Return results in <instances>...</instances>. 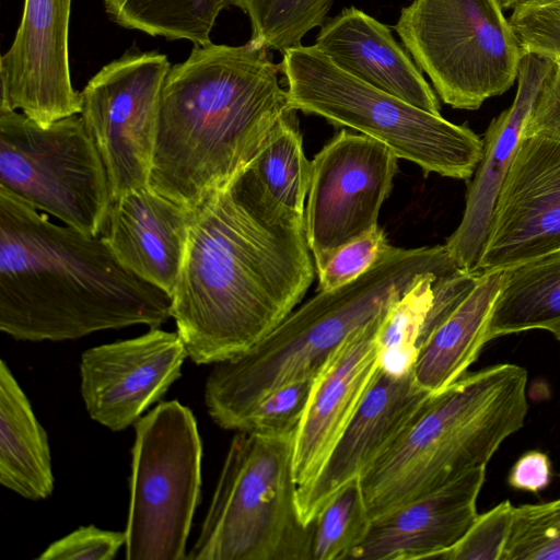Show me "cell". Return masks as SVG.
Returning <instances> with one entry per match:
<instances>
[{
  "mask_svg": "<svg viewBox=\"0 0 560 560\" xmlns=\"http://www.w3.org/2000/svg\"><path fill=\"white\" fill-rule=\"evenodd\" d=\"M514 516V505L504 500L478 514L466 534L436 559L502 560Z\"/></svg>",
  "mask_w": 560,
  "mask_h": 560,
  "instance_id": "1f68e13d",
  "label": "cell"
},
{
  "mask_svg": "<svg viewBox=\"0 0 560 560\" xmlns=\"http://www.w3.org/2000/svg\"><path fill=\"white\" fill-rule=\"evenodd\" d=\"M525 136L560 140V60H553L529 114Z\"/></svg>",
  "mask_w": 560,
  "mask_h": 560,
  "instance_id": "d590c367",
  "label": "cell"
},
{
  "mask_svg": "<svg viewBox=\"0 0 560 560\" xmlns=\"http://www.w3.org/2000/svg\"><path fill=\"white\" fill-rule=\"evenodd\" d=\"M551 476L549 456L540 451H528L510 469L508 483L518 491L538 493L550 485Z\"/></svg>",
  "mask_w": 560,
  "mask_h": 560,
  "instance_id": "8d00e7d4",
  "label": "cell"
},
{
  "mask_svg": "<svg viewBox=\"0 0 560 560\" xmlns=\"http://www.w3.org/2000/svg\"><path fill=\"white\" fill-rule=\"evenodd\" d=\"M458 266L444 245L397 248L389 245L358 279L319 291L293 310L244 354L215 363L205 386V402L222 429L238 431L270 393L316 377L355 330L385 313L410 288Z\"/></svg>",
  "mask_w": 560,
  "mask_h": 560,
  "instance_id": "277c9868",
  "label": "cell"
},
{
  "mask_svg": "<svg viewBox=\"0 0 560 560\" xmlns=\"http://www.w3.org/2000/svg\"><path fill=\"white\" fill-rule=\"evenodd\" d=\"M557 339H558V340H559V342H560V335L557 337Z\"/></svg>",
  "mask_w": 560,
  "mask_h": 560,
  "instance_id": "f35d334b",
  "label": "cell"
},
{
  "mask_svg": "<svg viewBox=\"0 0 560 560\" xmlns=\"http://www.w3.org/2000/svg\"><path fill=\"white\" fill-rule=\"evenodd\" d=\"M126 544L125 532L81 526L50 544L39 560H112Z\"/></svg>",
  "mask_w": 560,
  "mask_h": 560,
  "instance_id": "e575fe53",
  "label": "cell"
},
{
  "mask_svg": "<svg viewBox=\"0 0 560 560\" xmlns=\"http://www.w3.org/2000/svg\"><path fill=\"white\" fill-rule=\"evenodd\" d=\"M412 369L402 373L380 365L354 416L318 475L298 487V509L311 525L329 499L361 476L398 441L432 396Z\"/></svg>",
  "mask_w": 560,
  "mask_h": 560,
  "instance_id": "2e32d148",
  "label": "cell"
},
{
  "mask_svg": "<svg viewBox=\"0 0 560 560\" xmlns=\"http://www.w3.org/2000/svg\"><path fill=\"white\" fill-rule=\"evenodd\" d=\"M188 357L178 332L151 328L81 355V395L90 417L112 431L135 424L180 377Z\"/></svg>",
  "mask_w": 560,
  "mask_h": 560,
  "instance_id": "5bb4252c",
  "label": "cell"
},
{
  "mask_svg": "<svg viewBox=\"0 0 560 560\" xmlns=\"http://www.w3.org/2000/svg\"><path fill=\"white\" fill-rule=\"evenodd\" d=\"M502 270L483 271L470 293L430 334L412 365L417 383L439 393L467 373L487 343L486 332Z\"/></svg>",
  "mask_w": 560,
  "mask_h": 560,
  "instance_id": "7402d4cb",
  "label": "cell"
},
{
  "mask_svg": "<svg viewBox=\"0 0 560 560\" xmlns=\"http://www.w3.org/2000/svg\"><path fill=\"white\" fill-rule=\"evenodd\" d=\"M393 28L453 108L478 109L517 79L524 50L497 0H413Z\"/></svg>",
  "mask_w": 560,
  "mask_h": 560,
  "instance_id": "ba28073f",
  "label": "cell"
},
{
  "mask_svg": "<svg viewBox=\"0 0 560 560\" xmlns=\"http://www.w3.org/2000/svg\"><path fill=\"white\" fill-rule=\"evenodd\" d=\"M371 521L359 477L342 486L313 521L311 560H347Z\"/></svg>",
  "mask_w": 560,
  "mask_h": 560,
  "instance_id": "f1b7e54d",
  "label": "cell"
},
{
  "mask_svg": "<svg viewBox=\"0 0 560 560\" xmlns=\"http://www.w3.org/2000/svg\"><path fill=\"white\" fill-rule=\"evenodd\" d=\"M486 466L372 518L347 560L436 559L453 547L478 516Z\"/></svg>",
  "mask_w": 560,
  "mask_h": 560,
  "instance_id": "ac0fdd59",
  "label": "cell"
},
{
  "mask_svg": "<svg viewBox=\"0 0 560 560\" xmlns=\"http://www.w3.org/2000/svg\"><path fill=\"white\" fill-rule=\"evenodd\" d=\"M332 0H233L250 22L248 40L257 47L277 50L298 47L313 28L327 21Z\"/></svg>",
  "mask_w": 560,
  "mask_h": 560,
  "instance_id": "4316f807",
  "label": "cell"
},
{
  "mask_svg": "<svg viewBox=\"0 0 560 560\" xmlns=\"http://www.w3.org/2000/svg\"><path fill=\"white\" fill-rule=\"evenodd\" d=\"M387 312L353 331L315 377L294 435L293 470L299 487L318 475L376 374L378 334Z\"/></svg>",
  "mask_w": 560,
  "mask_h": 560,
  "instance_id": "e0dca14e",
  "label": "cell"
},
{
  "mask_svg": "<svg viewBox=\"0 0 560 560\" xmlns=\"http://www.w3.org/2000/svg\"><path fill=\"white\" fill-rule=\"evenodd\" d=\"M447 273L421 279L388 310L378 334L383 368L398 373L412 369L438 283Z\"/></svg>",
  "mask_w": 560,
  "mask_h": 560,
  "instance_id": "83f0119b",
  "label": "cell"
},
{
  "mask_svg": "<svg viewBox=\"0 0 560 560\" xmlns=\"http://www.w3.org/2000/svg\"><path fill=\"white\" fill-rule=\"evenodd\" d=\"M171 69L158 51H128L81 92V117L106 168L112 202L149 186L160 98Z\"/></svg>",
  "mask_w": 560,
  "mask_h": 560,
  "instance_id": "8fae6325",
  "label": "cell"
},
{
  "mask_svg": "<svg viewBox=\"0 0 560 560\" xmlns=\"http://www.w3.org/2000/svg\"><path fill=\"white\" fill-rule=\"evenodd\" d=\"M397 161L381 141L346 129L315 155L304 224L316 268L339 247L378 226Z\"/></svg>",
  "mask_w": 560,
  "mask_h": 560,
  "instance_id": "7c38bea8",
  "label": "cell"
},
{
  "mask_svg": "<svg viewBox=\"0 0 560 560\" xmlns=\"http://www.w3.org/2000/svg\"><path fill=\"white\" fill-rule=\"evenodd\" d=\"M192 215V209L147 186L112 202L102 236L127 269L172 298Z\"/></svg>",
  "mask_w": 560,
  "mask_h": 560,
  "instance_id": "ffe728a7",
  "label": "cell"
},
{
  "mask_svg": "<svg viewBox=\"0 0 560 560\" xmlns=\"http://www.w3.org/2000/svg\"><path fill=\"white\" fill-rule=\"evenodd\" d=\"M553 60L525 51L512 105L490 122L481 161L469 186L462 221L445 246L455 262L476 270L489 232L498 194L524 138L525 127Z\"/></svg>",
  "mask_w": 560,
  "mask_h": 560,
  "instance_id": "d6986e66",
  "label": "cell"
},
{
  "mask_svg": "<svg viewBox=\"0 0 560 560\" xmlns=\"http://www.w3.org/2000/svg\"><path fill=\"white\" fill-rule=\"evenodd\" d=\"M560 249V140L525 136L498 194L478 271Z\"/></svg>",
  "mask_w": 560,
  "mask_h": 560,
  "instance_id": "4fadbf2b",
  "label": "cell"
},
{
  "mask_svg": "<svg viewBox=\"0 0 560 560\" xmlns=\"http://www.w3.org/2000/svg\"><path fill=\"white\" fill-rule=\"evenodd\" d=\"M502 10L515 9L530 0H497Z\"/></svg>",
  "mask_w": 560,
  "mask_h": 560,
  "instance_id": "74e56055",
  "label": "cell"
},
{
  "mask_svg": "<svg viewBox=\"0 0 560 560\" xmlns=\"http://www.w3.org/2000/svg\"><path fill=\"white\" fill-rule=\"evenodd\" d=\"M126 559L183 560L201 493L202 442L192 411L160 402L135 423Z\"/></svg>",
  "mask_w": 560,
  "mask_h": 560,
  "instance_id": "9c48e42d",
  "label": "cell"
},
{
  "mask_svg": "<svg viewBox=\"0 0 560 560\" xmlns=\"http://www.w3.org/2000/svg\"><path fill=\"white\" fill-rule=\"evenodd\" d=\"M48 438L4 360L0 365V483L28 500L54 490Z\"/></svg>",
  "mask_w": 560,
  "mask_h": 560,
  "instance_id": "603a6c76",
  "label": "cell"
},
{
  "mask_svg": "<svg viewBox=\"0 0 560 560\" xmlns=\"http://www.w3.org/2000/svg\"><path fill=\"white\" fill-rule=\"evenodd\" d=\"M315 46L342 70L421 109L440 113L439 100L389 27L350 7L327 20Z\"/></svg>",
  "mask_w": 560,
  "mask_h": 560,
  "instance_id": "44dd1931",
  "label": "cell"
},
{
  "mask_svg": "<svg viewBox=\"0 0 560 560\" xmlns=\"http://www.w3.org/2000/svg\"><path fill=\"white\" fill-rule=\"evenodd\" d=\"M314 381L303 378L277 388L256 406L238 431L271 436L295 433Z\"/></svg>",
  "mask_w": 560,
  "mask_h": 560,
  "instance_id": "4dcf8cb0",
  "label": "cell"
},
{
  "mask_svg": "<svg viewBox=\"0 0 560 560\" xmlns=\"http://www.w3.org/2000/svg\"><path fill=\"white\" fill-rule=\"evenodd\" d=\"M295 433L236 431L189 560H311L298 509Z\"/></svg>",
  "mask_w": 560,
  "mask_h": 560,
  "instance_id": "52a82bcc",
  "label": "cell"
},
{
  "mask_svg": "<svg viewBox=\"0 0 560 560\" xmlns=\"http://www.w3.org/2000/svg\"><path fill=\"white\" fill-rule=\"evenodd\" d=\"M0 188L85 234L103 233L112 195L81 115L40 126L0 108Z\"/></svg>",
  "mask_w": 560,
  "mask_h": 560,
  "instance_id": "30bf717a",
  "label": "cell"
},
{
  "mask_svg": "<svg viewBox=\"0 0 560 560\" xmlns=\"http://www.w3.org/2000/svg\"><path fill=\"white\" fill-rule=\"evenodd\" d=\"M388 247L389 244L380 226L339 247L316 268L319 291L334 290L358 279Z\"/></svg>",
  "mask_w": 560,
  "mask_h": 560,
  "instance_id": "d6a6232c",
  "label": "cell"
},
{
  "mask_svg": "<svg viewBox=\"0 0 560 560\" xmlns=\"http://www.w3.org/2000/svg\"><path fill=\"white\" fill-rule=\"evenodd\" d=\"M295 113L290 109L281 118L245 170L268 198L304 215L312 162L305 156Z\"/></svg>",
  "mask_w": 560,
  "mask_h": 560,
  "instance_id": "d4e9b609",
  "label": "cell"
},
{
  "mask_svg": "<svg viewBox=\"0 0 560 560\" xmlns=\"http://www.w3.org/2000/svg\"><path fill=\"white\" fill-rule=\"evenodd\" d=\"M279 65L289 108L378 140L425 173L468 179L477 170L483 140L470 128L358 79L315 44L287 49Z\"/></svg>",
  "mask_w": 560,
  "mask_h": 560,
  "instance_id": "8992f818",
  "label": "cell"
},
{
  "mask_svg": "<svg viewBox=\"0 0 560 560\" xmlns=\"http://www.w3.org/2000/svg\"><path fill=\"white\" fill-rule=\"evenodd\" d=\"M104 4L119 26L205 46L212 43L215 20L233 0H105Z\"/></svg>",
  "mask_w": 560,
  "mask_h": 560,
  "instance_id": "484cf974",
  "label": "cell"
},
{
  "mask_svg": "<svg viewBox=\"0 0 560 560\" xmlns=\"http://www.w3.org/2000/svg\"><path fill=\"white\" fill-rule=\"evenodd\" d=\"M525 51L560 60V0H530L509 18Z\"/></svg>",
  "mask_w": 560,
  "mask_h": 560,
  "instance_id": "836d02e7",
  "label": "cell"
},
{
  "mask_svg": "<svg viewBox=\"0 0 560 560\" xmlns=\"http://www.w3.org/2000/svg\"><path fill=\"white\" fill-rule=\"evenodd\" d=\"M172 299L127 269L102 235L52 223L0 188V330L73 340L132 325L160 328Z\"/></svg>",
  "mask_w": 560,
  "mask_h": 560,
  "instance_id": "7a4b0ae2",
  "label": "cell"
},
{
  "mask_svg": "<svg viewBox=\"0 0 560 560\" xmlns=\"http://www.w3.org/2000/svg\"><path fill=\"white\" fill-rule=\"evenodd\" d=\"M527 371L500 363L433 394L398 441L362 476L371 518L487 466L528 410Z\"/></svg>",
  "mask_w": 560,
  "mask_h": 560,
  "instance_id": "5b68a950",
  "label": "cell"
},
{
  "mask_svg": "<svg viewBox=\"0 0 560 560\" xmlns=\"http://www.w3.org/2000/svg\"><path fill=\"white\" fill-rule=\"evenodd\" d=\"M314 279L304 215L244 168L194 209L171 314L196 364L235 359L268 335Z\"/></svg>",
  "mask_w": 560,
  "mask_h": 560,
  "instance_id": "6da1fadb",
  "label": "cell"
},
{
  "mask_svg": "<svg viewBox=\"0 0 560 560\" xmlns=\"http://www.w3.org/2000/svg\"><path fill=\"white\" fill-rule=\"evenodd\" d=\"M71 0H25L20 26L0 59V108L21 109L40 126L82 110L69 66Z\"/></svg>",
  "mask_w": 560,
  "mask_h": 560,
  "instance_id": "9a60e30c",
  "label": "cell"
},
{
  "mask_svg": "<svg viewBox=\"0 0 560 560\" xmlns=\"http://www.w3.org/2000/svg\"><path fill=\"white\" fill-rule=\"evenodd\" d=\"M502 560H560V498L514 506Z\"/></svg>",
  "mask_w": 560,
  "mask_h": 560,
  "instance_id": "f546056e",
  "label": "cell"
},
{
  "mask_svg": "<svg viewBox=\"0 0 560 560\" xmlns=\"http://www.w3.org/2000/svg\"><path fill=\"white\" fill-rule=\"evenodd\" d=\"M532 329L560 335V249L502 269L486 340Z\"/></svg>",
  "mask_w": 560,
  "mask_h": 560,
  "instance_id": "cb8c5ba5",
  "label": "cell"
},
{
  "mask_svg": "<svg viewBox=\"0 0 560 560\" xmlns=\"http://www.w3.org/2000/svg\"><path fill=\"white\" fill-rule=\"evenodd\" d=\"M269 49L194 45L160 98L149 187L189 209L228 186L291 109Z\"/></svg>",
  "mask_w": 560,
  "mask_h": 560,
  "instance_id": "3957f363",
  "label": "cell"
}]
</instances>
